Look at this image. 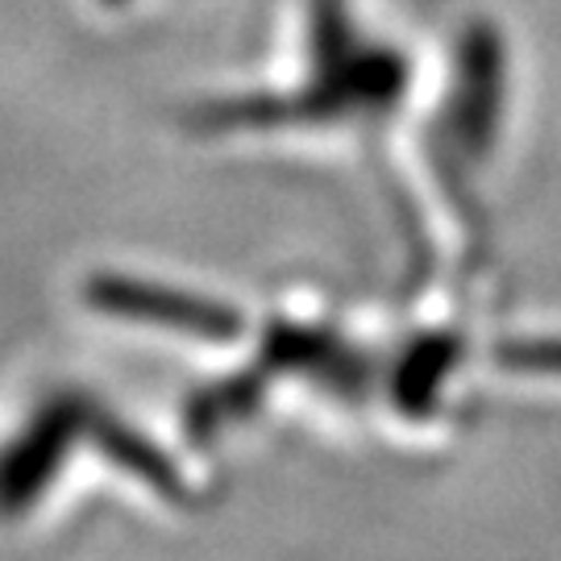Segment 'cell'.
<instances>
[{"mask_svg": "<svg viewBox=\"0 0 561 561\" xmlns=\"http://www.w3.org/2000/svg\"><path fill=\"white\" fill-rule=\"evenodd\" d=\"M408 92V59L366 38L350 0H308V71L291 92L225 96L192 113L201 134H262L279 125L391 117Z\"/></svg>", "mask_w": 561, "mask_h": 561, "instance_id": "obj_1", "label": "cell"}, {"mask_svg": "<svg viewBox=\"0 0 561 561\" xmlns=\"http://www.w3.org/2000/svg\"><path fill=\"white\" fill-rule=\"evenodd\" d=\"M88 391L62 387L21 421V428L0 445V516L18 520L34 512L46 491L55 486L71 449L83 442V416H88Z\"/></svg>", "mask_w": 561, "mask_h": 561, "instance_id": "obj_2", "label": "cell"}, {"mask_svg": "<svg viewBox=\"0 0 561 561\" xmlns=\"http://www.w3.org/2000/svg\"><path fill=\"white\" fill-rule=\"evenodd\" d=\"M80 300L108 321L125 324H154L167 333H180L208 345H229L241 337V312L233 304L201 296V291H183L171 283L141 279V275H121V271H96L80 287Z\"/></svg>", "mask_w": 561, "mask_h": 561, "instance_id": "obj_3", "label": "cell"}, {"mask_svg": "<svg viewBox=\"0 0 561 561\" xmlns=\"http://www.w3.org/2000/svg\"><path fill=\"white\" fill-rule=\"evenodd\" d=\"M83 442L92 445V449H96L113 470L146 482L150 491H159L162 500L183 503L187 495H192V491H187V479H183L180 466H175V458H171L154 437L138 433L125 416L108 412L101 400H88Z\"/></svg>", "mask_w": 561, "mask_h": 561, "instance_id": "obj_4", "label": "cell"}, {"mask_svg": "<svg viewBox=\"0 0 561 561\" xmlns=\"http://www.w3.org/2000/svg\"><path fill=\"white\" fill-rule=\"evenodd\" d=\"M101 4H108V9H117V4H129V0H101Z\"/></svg>", "mask_w": 561, "mask_h": 561, "instance_id": "obj_5", "label": "cell"}]
</instances>
